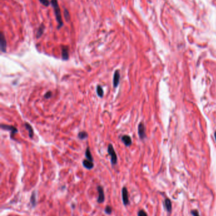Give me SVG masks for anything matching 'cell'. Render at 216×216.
Instances as JSON below:
<instances>
[{"mask_svg":"<svg viewBox=\"0 0 216 216\" xmlns=\"http://www.w3.org/2000/svg\"><path fill=\"white\" fill-rule=\"evenodd\" d=\"M51 4L54 9V12L55 14L56 20L57 21L58 24V29H60L63 25V20L61 18V12H60V9L59 5L58 3L57 0H52L51 1Z\"/></svg>","mask_w":216,"mask_h":216,"instance_id":"cell-1","label":"cell"},{"mask_svg":"<svg viewBox=\"0 0 216 216\" xmlns=\"http://www.w3.org/2000/svg\"><path fill=\"white\" fill-rule=\"evenodd\" d=\"M108 152L110 156L111 157V162L113 165L116 164L117 162V157L115 152L114 150V149L113 147V145L112 144H109L108 147Z\"/></svg>","mask_w":216,"mask_h":216,"instance_id":"cell-2","label":"cell"},{"mask_svg":"<svg viewBox=\"0 0 216 216\" xmlns=\"http://www.w3.org/2000/svg\"><path fill=\"white\" fill-rule=\"evenodd\" d=\"M122 199L124 205H127L129 204V193L126 187H123L122 189Z\"/></svg>","mask_w":216,"mask_h":216,"instance_id":"cell-3","label":"cell"},{"mask_svg":"<svg viewBox=\"0 0 216 216\" xmlns=\"http://www.w3.org/2000/svg\"><path fill=\"white\" fill-rule=\"evenodd\" d=\"M97 191L98 192V197L97 202L99 204H101L105 201V193H104L103 187L101 186H98Z\"/></svg>","mask_w":216,"mask_h":216,"instance_id":"cell-4","label":"cell"},{"mask_svg":"<svg viewBox=\"0 0 216 216\" xmlns=\"http://www.w3.org/2000/svg\"><path fill=\"white\" fill-rule=\"evenodd\" d=\"M138 135L141 139H144L146 137L145 127L142 123L139 124L138 126Z\"/></svg>","mask_w":216,"mask_h":216,"instance_id":"cell-5","label":"cell"},{"mask_svg":"<svg viewBox=\"0 0 216 216\" xmlns=\"http://www.w3.org/2000/svg\"><path fill=\"white\" fill-rule=\"evenodd\" d=\"M0 44H1V50L2 52H6V39L4 37L3 33L1 35V39H0Z\"/></svg>","mask_w":216,"mask_h":216,"instance_id":"cell-6","label":"cell"},{"mask_svg":"<svg viewBox=\"0 0 216 216\" xmlns=\"http://www.w3.org/2000/svg\"><path fill=\"white\" fill-rule=\"evenodd\" d=\"M120 73H119V70H116L114 73V76H113V84L114 87H117L119 83V81H120Z\"/></svg>","mask_w":216,"mask_h":216,"instance_id":"cell-7","label":"cell"},{"mask_svg":"<svg viewBox=\"0 0 216 216\" xmlns=\"http://www.w3.org/2000/svg\"><path fill=\"white\" fill-rule=\"evenodd\" d=\"M1 128L3 129H4V130H10L12 132V134H11V137L12 138H13V135H15V134L17 132V129L16 128H15L13 126H8V125H1Z\"/></svg>","mask_w":216,"mask_h":216,"instance_id":"cell-8","label":"cell"},{"mask_svg":"<svg viewBox=\"0 0 216 216\" xmlns=\"http://www.w3.org/2000/svg\"><path fill=\"white\" fill-rule=\"evenodd\" d=\"M61 57L64 60L68 59L69 58V49L66 46H62L61 47Z\"/></svg>","mask_w":216,"mask_h":216,"instance_id":"cell-9","label":"cell"},{"mask_svg":"<svg viewBox=\"0 0 216 216\" xmlns=\"http://www.w3.org/2000/svg\"><path fill=\"white\" fill-rule=\"evenodd\" d=\"M121 140H122V141L124 143V144L125 145V146L129 147L132 144V140H131V137L128 135H124L122 137Z\"/></svg>","mask_w":216,"mask_h":216,"instance_id":"cell-10","label":"cell"},{"mask_svg":"<svg viewBox=\"0 0 216 216\" xmlns=\"http://www.w3.org/2000/svg\"><path fill=\"white\" fill-rule=\"evenodd\" d=\"M82 164H83L84 167L87 169H93V167H94L93 162L89 161V160H87V159L84 160L83 162H82Z\"/></svg>","mask_w":216,"mask_h":216,"instance_id":"cell-11","label":"cell"},{"mask_svg":"<svg viewBox=\"0 0 216 216\" xmlns=\"http://www.w3.org/2000/svg\"><path fill=\"white\" fill-rule=\"evenodd\" d=\"M164 205L165 209L167 210L168 212H171L172 210V203L170 199H165L164 201Z\"/></svg>","mask_w":216,"mask_h":216,"instance_id":"cell-12","label":"cell"},{"mask_svg":"<svg viewBox=\"0 0 216 216\" xmlns=\"http://www.w3.org/2000/svg\"><path fill=\"white\" fill-rule=\"evenodd\" d=\"M25 126H26V128L28 130V132H29V137H33V136H34V131H33V129H32V126L30 125L29 124L27 123H25Z\"/></svg>","mask_w":216,"mask_h":216,"instance_id":"cell-13","label":"cell"},{"mask_svg":"<svg viewBox=\"0 0 216 216\" xmlns=\"http://www.w3.org/2000/svg\"><path fill=\"white\" fill-rule=\"evenodd\" d=\"M44 29H45L44 25L43 24H41V25H40L39 28L38 30V32H37V33H36V37L39 38L41 36L42 34L43 33Z\"/></svg>","mask_w":216,"mask_h":216,"instance_id":"cell-14","label":"cell"},{"mask_svg":"<svg viewBox=\"0 0 216 216\" xmlns=\"http://www.w3.org/2000/svg\"><path fill=\"white\" fill-rule=\"evenodd\" d=\"M86 157L87 158V160L93 162V156L91 155V153L89 148H87L86 150Z\"/></svg>","mask_w":216,"mask_h":216,"instance_id":"cell-15","label":"cell"},{"mask_svg":"<svg viewBox=\"0 0 216 216\" xmlns=\"http://www.w3.org/2000/svg\"><path fill=\"white\" fill-rule=\"evenodd\" d=\"M30 203L33 207L36 206V192L34 191L32 192L31 197H30Z\"/></svg>","mask_w":216,"mask_h":216,"instance_id":"cell-16","label":"cell"},{"mask_svg":"<svg viewBox=\"0 0 216 216\" xmlns=\"http://www.w3.org/2000/svg\"><path fill=\"white\" fill-rule=\"evenodd\" d=\"M96 92H97L98 96L99 97H102L103 96V88L101 87L100 85H98L97 87H96Z\"/></svg>","mask_w":216,"mask_h":216,"instance_id":"cell-17","label":"cell"},{"mask_svg":"<svg viewBox=\"0 0 216 216\" xmlns=\"http://www.w3.org/2000/svg\"><path fill=\"white\" fill-rule=\"evenodd\" d=\"M87 133L86 132H79L78 134V137L80 139H85L86 138H87Z\"/></svg>","mask_w":216,"mask_h":216,"instance_id":"cell-18","label":"cell"},{"mask_svg":"<svg viewBox=\"0 0 216 216\" xmlns=\"http://www.w3.org/2000/svg\"><path fill=\"white\" fill-rule=\"evenodd\" d=\"M64 16H65V19L67 20V21L69 22L70 20V16L69 15V11H68L67 9H65V10H64Z\"/></svg>","mask_w":216,"mask_h":216,"instance_id":"cell-19","label":"cell"},{"mask_svg":"<svg viewBox=\"0 0 216 216\" xmlns=\"http://www.w3.org/2000/svg\"><path fill=\"white\" fill-rule=\"evenodd\" d=\"M105 212L106 214H108V215L111 214L112 212V207L108 206V205L106 207L105 209Z\"/></svg>","mask_w":216,"mask_h":216,"instance_id":"cell-20","label":"cell"},{"mask_svg":"<svg viewBox=\"0 0 216 216\" xmlns=\"http://www.w3.org/2000/svg\"><path fill=\"white\" fill-rule=\"evenodd\" d=\"M39 1L44 6H48L50 5V1L48 0H39Z\"/></svg>","mask_w":216,"mask_h":216,"instance_id":"cell-21","label":"cell"},{"mask_svg":"<svg viewBox=\"0 0 216 216\" xmlns=\"http://www.w3.org/2000/svg\"><path fill=\"white\" fill-rule=\"evenodd\" d=\"M138 216H148L145 210H140L138 213Z\"/></svg>","mask_w":216,"mask_h":216,"instance_id":"cell-22","label":"cell"},{"mask_svg":"<svg viewBox=\"0 0 216 216\" xmlns=\"http://www.w3.org/2000/svg\"><path fill=\"white\" fill-rule=\"evenodd\" d=\"M191 214H192L193 216H200L199 215V213L196 210H193L191 211Z\"/></svg>","mask_w":216,"mask_h":216,"instance_id":"cell-23","label":"cell"},{"mask_svg":"<svg viewBox=\"0 0 216 216\" xmlns=\"http://www.w3.org/2000/svg\"><path fill=\"white\" fill-rule=\"evenodd\" d=\"M51 96H52V92H48L44 95V97L46 99L50 98Z\"/></svg>","mask_w":216,"mask_h":216,"instance_id":"cell-24","label":"cell"},{"mask_svg":"<svg viewBox=\"0 0 216 216\" xmlns=\"http://www.w3.org/2000/svg\"><path fill=\"white\" fill-rule=\"evenodd\" d=\"M215 138H216V131L215 132Z\"/></svg>","mask_w":216,"mask_h":216,"instance_id":"cell-25","label":"cell"}]
</instances>
